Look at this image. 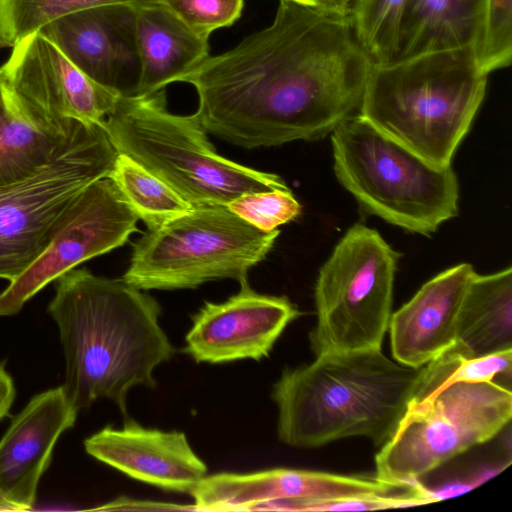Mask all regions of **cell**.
Masks as SVG:
<instances>
[{
    "instance_id": "obj_9",
    "label": "cell",
    "mask_w": 512,
    "mask_h": 512,
    "mask_svg": "<svg viewBox=\"0 0 512 512\" xmlns=\"http://www.w3.org/2000/svg\"><path fill=\"white\" fill-rule=\"evenodd\" d=\"M512 393L494 381L455 382L411 400L375 456L376 477L399 486L495 437L511 420Z\"/></svg>"
},
{
    "instance_id": "obj_11",
    "label": "cell",
    "mask_w": 512,
    "mask_h": 512,
    "mask_svg": "<svg viewBox=\"0 0 512 512\" xmlns=\"http://www.w3.org/2000/svg\"><path fill=\"white\" fill-rule=\"evenodd\" d=\"M138 220L109 177L86 186L47 248L0 293V316L18 313L67 271L122 246L137 231Z\"/></svg>"
},
{
    "instance_id": "obj_22",
    "label": "cell",
    "mask_w": 512,
    "mask_h": 512,
    "mask_svg": "<svg viewBox=\"0 0 512 512\" xmlns=\"http://www.w3.org/2000/svg\"><path fill=\"white\" fill-rule=\"evenodd\" d=\"M465 358L512 349V269L475 274L466 292L455 341Z\"/></svg>"
},
{
    "instance_id": "obj_16",
    "label": "cell",
    "mask_w": 512,
    "mask_h": 512,
    "mask_svg": "<svg viewBox=\"0 0 512 512\" xmlns=\"http://www.w3.org/2000/svg\"><path fill=\"white\" fill-rule=\"evenodd\" d=\"M84 447L95 459L164 490L190 494L207 475L183 432L145 428L132 419L120 429H101Z\"/></svg>"
},
{
    "instance_id": "obj_1",
    "label": "cell",
    "mask_w": 512,
    "mask_h": 512,
    "mask_svg": "<svg viewBox=\"0 0 512 512\" xmlns=\"http://www.w3.org/2000/svg\"><path fill=\"white\" fill-rule=\"evenodd\" d=\"M372 61L348 16L279 0L271 23L186 74L206 132L243 148L316 140L358 111Z\"/></svg>"
},
{
    "instance_id": "obj_24",
    "label": "cell",
    "mask_w": 512,
    "mask_h": 512,
    "mask_svg": "<svg viewBox=\"0 0 512 512\" xmlns=\"http://www.w3.org/2000/svg\"><path fill=\"white\" fill-rule=\"evenodd\" d=\"M412 0H359L350 16L355 37L373 64L396 61Z\"/></svg>"
},
{
    "instance_id": "obj_23",
    "label": "cell",
    "mask_w": 512,
    "mask_h": 512,
    "mask_svg": "<svg viewBox=\"0 0 512 512\" xmlns=\"http://www.w3.org/2000/svg\"><path fill=\"white\" fill-rule=\"evenodd\" d=\"M148 230L156 229L193 207L171 187L126 154H118L108 176Z\"/></svg>"
},
{
    "instance_id": "obj_30",
    "label": "cell",
    "mask_w": 512,
    "mask_h": 512,
    "mask_svg": "<svg viewBox=\"0 0 512 512\" xmlns=\"http://www.w3.org/2000/svg\"><path fill=\"white\" fill-rule=\"evenodd\" d=\"M15 398V387L12 378L0 363V419L7 416Z\"/></svg>"
},
{
    "instance_id": "obj_7",
    "label": "cell",
    "mask_w": 512,
    "mask_h": 512,
    "mask_svg": "<svg viewBox=\"0 0 512 512\" xmlns=\"http://www.w3.org/2000/svg\"><path fill=\"white\" fill-rule=\"evenodd\" d=\"M280 231L263 232L227 205L193 207L133 244L123 280L140 290L196 288L219 279H247Z\"/></svg>"
},
{
    "instance_id": "obj_3",
    "label": "cell",
    "mask_w": 512,
    "mask_h": 512,
    "mask_svg": "<svg viewBox=\"0 0 512 512\" xmlns=\"http://www.w3.org/2000/svg\"><path fill=\"white\" fill-rule=\"evenodd\" d=\"M424 366L402 365L373 349L322 354L311 364L286 368L272 391L279 440L315 448L362 436L384 445L404 416Z\"/></svg>"
},
{
    "instance_id": "obj_31",
    "label": "cell",
    "mask_w": 512,
    "mask_h": 512,
    "mask_svg": "<svg viewBox=\"0 0 512 512\" xmlns=\"http://www.w3.org/2000/svg\"><path fill=\"white\" fill-rule=\"evenodd\" d=\"M0 511H16L12 506L0 500Z\"/></svg>"
},
{
    "instance_id": "obj_33",
    "label": "cell",
    "mask_w": 512,
    "mask_h": 512,
    "mask_svg": "<svg viewBox=\"0 0 512 512\" xmlns=\"http://www.w3.org/2000/svg\"><path fill=\"white\" fill-rule=\"evenodd\" d=\"M0 45H1V39H0Z\"/></svg>"
},
{
    "instance_id": "obj_25",
    "label": "cell",
    "mask_w": 512,
    "mask_h": 512,
    "mask_svg": "<svg viewBox=\"0 0 512 512\" xmlns=\"http://www.w3.org/2000/svg\"><path fill=\"white\" fill-rule=\"evenodd\" d=\"M512 349L467 359L456 342L424 366L414 396L416 400L455 382H488L498 374L511 377Z\"/></svg>"
},
{
    "instance_id": "obj_32",
    "label": "cell",
    "mask_w": 512,
    "mask_h": 512,
    "mask_svg": "<svg viewBox=\"0 0 512 512\" xmlns=\"http://www.w3.org/2000/svg\"><path fill=\"white\" fill-rule=\"evenodd\" d=\"M293 1H296V2H299V3H303V4H306V5H310V6L317 7L316 0H293Z\"/></svg>"
},
{
    "instance_id": "obj_14",
    "label": "cell",
    "mask_w": 512,
    "mask_h": 512,
    "mask_svg": "<svg viewBox=\"0 0 512 512\" xmlns=\"http://www.w3.org/2000/svg\"><path fill=\"white\" fill-rule=\"evenodd\" d=\"M299 314L287 297L259 294L246 279L237 294L221 303L206 302L193 316L184 350L197 362L259 361Z\"/></svg>"
},
{
    "instance_id": "obj_17",
    "label": "cell",
    "mask_w": 512,
    "mask_h": 512,
    "mask_svg": "<svg viewBox=\"0 0 512 512\" xmlns=\"http://www.w3.org/2000/svg\"><path fill=\"white\" fill-rule=\"evenodd\" d=\"M475 274L468 263L448 268L392 313L388 330L395 361L421 367L456 341L461 307Z\"/></svg>"
},
{
    "instance_id": "obj_2",
    "label": "cell",
    "mask_w": 512,
    "mask_h": 512,
    "mask_svg": "<svg viewBox=\"0 0 512 512\" xmlns=\"http://www.w3.org/2000/svg\"><path fill=\"white\" fill-rule=\"evenodd\" d=\"M56 281L48 312L59 328L68 401L79 412L107 398L126 414L128 392L155 387V368L175 354L159 324L160 305L123 279L84 268Z\"/></svg>"
},
{
    "instance_id": "obj_18",
    "label": "cell",
    "mask_w": 512,
    "mask_h": 512,
    "mask_svg": "<svg viewBox=\"0 0 512 512\" xmlns=\"http://www.w3.org/2000/svg\"><path fill=\"white\" fill-rule=\"evenodd\" d=\"M40 31L87 76L121 92L124 73L137 65L129 6L77 11Z\"/></svg>"
},
{
    "instance_id": "obj_15",
    "label": "cell",
    "mask_w": 512,
    "mask_h": 512,
    "mask_svg": "<svg viewBox=\"0 0 512 512\" xmlns=\"http://www.w3.org/2000/svg\"><path fill=\"white\" fill-rule=\"evenodd\" d=\"M78 411L62 386L35 395L0 440V500L16 511L33 508L37 488L59 436Z\"/></svg>"
},
{
    "instance_id": "obj_4",
    "label": "cell",
    "mask_w": 512,
    "mask_h": 512,
    "mask_svg": "<svg viewBox=\"0 0 512 512\" xmlns=\"http://www.w3.org/2000/svg\"><path fill=\"white\" fill-rule=\"evenodd\" d=\"M476 49L372 64L358 115L427 162L451 166L487 89Z\"/></svg>"
},
{
    "instance_id": "obj_19",
    "label": "cell",
    "mask_w": 512,
    "mask_h": 512,
    "mask_svg": "<svg viewBox=\"0 0 512 512\" xmlns=\"http://www.w3.org/2000/svg\"><path fill=\"white\" fill-rule=\"evenodd\" d=\"M137 58L134 95H150L182 78L209 56V39L187 28L158 1L131 7Z\"/></svg>"
},
{
    "instance_id": "obj_10",
    "label": "cell",
    "mask_w": 512,
    "mask_h": 512,
    "mask_svg": "<svg viewBox=\"0 0 512 512\" xmlns=\"http://www.w3.org/2000/svg\"><path fill=\"white\" fill-rule=\"evenodd\" d=\"M118 152L99 125L77 122L52 160L0 187V278L12 281L47 248L80 192L108 177Z\"/></svg>"
},
{
    "instance_id": "obj_21",
    "label": "cell",
    "mask_w": 512,
    "mask_h": 512,
    "mask_svg": "<svg viewBox=\"0 0 512 512\" xmlns=\"http://www.w3.org/2000/svg\"><path fill=\"white\" fill-rule=\"evenodd\" d=\"M486 0H412L396 60L474 47L481 41Z\"/></svg>"
},
{
    "instance_id": "obj_6",
    "label": "cell",
    "mask_w": 512,
    "mask_h": 512,
    "mask_svg": "<svg viewBox=\"0 0 512 512\" xmlns=\"http://www.w3.org/2000/svg\"><path fill=\"white\" fill-rule=\"evenodd\" d=\"M331 142L338 181L368 214L422 235L457 215L451 166L427 162L358 114L332 131Z\"/></svg>"
},
{
    "instance_id": "obj_27",
    "label": "cell",
    "mask_w": 512,
    "mask_h": 512,
    "mask_svg": "<svg viewBox=\"0 0 512 512\" xmlns=\"http://www.w3.org/2000/svg\"><path fill=\"white\" fill-rule=\"evenodd\" d=\"M227 207L263 232L274 231L301 213V205L289 187L246 193L232 200Z\"/></svg>"
},
{
    "instance_id": "obj_13",
    "label": "cell",
    "mask_w": 512,
    "mask_h": 512,
    "mask_svg": "<svg viewBox=\"0 0 512 512\" xmlns=\"http://www.w3.org/2000/svg\"><path fill=\"white\" fill-rule=\"evenodd\" d=\"M404 486L375 477L273 468L205 476L190 492L196 511H304L312 501L391 493Z\"/></svg>"
},
{
    "instance_id": "obj_29",
    "label": "cell",
    "mask_w": 512,
    "mask_h": 512,
    "mask_svg": "<svg viewBox=\"0 0 512 512\" xmlns=\"http://www.w3.org/2000/svg\"><path fill=\"white\" fill-rule=\"evenodd\" d=\"M196 35L209 39L232 26L242 15L245 0H158Z\"/></svg>"
},
{
    "instance_id": "obj_28",
    "label": "cell",
    "mask_w": 512,
    "mask_h": 512,
    "mask_svg": "<svg viewBox=\"0 0 512 512\" xmlns=\"http://www.w3.org/2000/svg\"><path fill=\"white\" fill-rule=\"evenodd\" d=\"M476 55L486 74L511 64L512 0H486L483 33Z\"/></svg>"
},
{
    "instance_id": "obj_20",
    "label": "cell",
    "mask_w": 512,
    "mask_h": 512,
    "mask_svg": "<svg viewBox=\"0 0 512 512\" xmlns=\"http://www.w3.org/2000/svg\"><path fill=\"white\" fill-rule=\"evenodd\" d=\"M77 122L48 118L18 96L0 73V187L21 182L48 164Z\"/></svg>"
},
{
    "instance_id": "obj_12",
    "label": "cell",
    "mask_w": 512,
    "mask_h": 512,
    "mask_svg": "<svg viewBox=\"0 0 512 512\" xmlns=\"http://www.w3.org/2000/svg\"><path fill=\"white\" fill-rule=\"evenodd\" d=\"M0 73L26 103L54 120L102 127L123 94L87 76L40 30L13 46Z\"/></svg>"
},
{
    "instance_id": "obj_26",
    "label": "cell",
    "mask_w": 512,
    "mask_h": 512,
    "mask_svg": "<svg viewBox=\"0 0 512 512\" xmlns=\"http://www.w3.org/2000/svg\"><path fill=\"white\" fill-rule=\"evenodd\" d=\"M158 0H0V39L13 47L23 37L62 16L96 7L129 6Z\"/></svg>"
},
{
    "instance_id": "obj_8",
    "label": "cell",
    "mask_w": 512,
    "mask_h": 512,
    "mask_svg": "<svg viewBox=\"0 0 512 512\" xmlns=\"http://www.w3.org/2000/svg\"><path fill=\"white\" fill-rule=\"evenodd\" d=\"M399 254L374 229L350 227L321 266L315 284L316 356L381 349L392 315Z\"/></svg>"
},
{
    "instance_id": "obj_5",
    "label": "cell",
    "mask_w": 512,
    "mask_h": 512,
    "mask_svg": "<svg viewBox=\"0 0 512 512\" xmlns=\"http://www.w3.org/2000/svg\"><path fill=\"white\" fill-rule=\"evenodd\" d=\"M102 128L118 154L136 160L192 207L227 205L246 193L288 187L274 173L217 154L194 115L168 111L164 90L122 94Z\"/></svg>"
}]
</instances>
